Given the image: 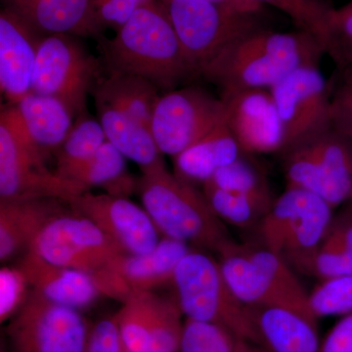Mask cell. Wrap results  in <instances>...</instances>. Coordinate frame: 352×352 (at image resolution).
Returning <instances> with one entry per match:
<instances>
[{
  "instance_id": "cell-25",
  "label": "cell",
  "mask_w": 352,
  "mask_h": 352,
  "mask_svg": "<svg viewBox=\"0 0 352 352\" xmlns=\"http://www.w3.org/2000/svg\"><path fill=\"white\" fill-rule=\"evenodd\" d=\"M107 141L127 159L147 170L164 163L162 153L155 142L151 129L134 120L129 113L116 108L99 97H94Z\"/></svg>"
},
{
  "instance_id": "cell-18",
  "label": "cell",
  "mask_w": 352,
  "mask_h": 352,
  "mask_svg": "<svg viewBox=\"0 0 352 352\" xmlns=\"http://www.w3.org/2000/svg\"><path fill=\"white\" fill-rule=\"evenodd\" d=\"M34 29L47 34H64L99 38L104 28L92 0H1Z\"/></svg>"
},
{
  "instance_id": "cell-22",
  "label": "cell",
  "mask_w": 352,
  "mask_h": 352,
  "mask_svg": "<svg viewBox=\"0 0 352 352\" xmlns=\"http://www.w3.org/2000/svg\"><path fill=\"white\" fill-rule=\"evenodd\" d=\"M29 138L50 157L56 155L74 126V115L54 97L30 92L15 104Z\"/></svg>"
},
{
  "instance_id": "cell-16",
  "label": "cell",
  "mask_w": 352,
  "mask_h": 352,
  "mask_svg": "<svg viewBox=\"0 0 352 352\" xmlns=\"http://www.w3.org/2000/svg\"><path fill=\"white\" fill-rule=\"evenodd\" d=\"M333 208L320 197L305 192L285 215L279 256L296 272L302 273L320 248L332 223Z\"/></svg>"
},
{
  "instance_id": "cell-45",
  "label": "cell",
  "mask_w": 352,
  "mask_h": 352,
  "mask_svg": "<svg viewBox=\"0 0 352 352\" xmlns=\"http://www.w3.org/2000/svg\"><path fill=\"white\" fill-rule=\"evenodd\" d=\"M210 1L224 4V6L249 13L261 14L263 9V6L254 0H210Z\"/></svg>"
},
{
  "instance_id": "cell-39",
  "label": "cell",
  "mask_w": 352,
  "mask_h": 352,
  "mask_svg": "<svg viewBox=\"0 0 352 352\" xmlns=\"http://www.w3.org/2000/svg\"><path fill=\"white\" fill-rule=\"evenodd\" d=\"M338 85H333L331 129L352 140V73L346 72Z\"/></svg>"
},
{
  "instance_id": "cell-15",
  "label": "cell",
  "mask_w": 352,
  "mask_h": 352,
  "mask_svg": "<svg viewBox=\"0 0 352 352\" xmlns=\"http://www.w3.org/2000/svg\"><path fill=\"white\" fill-rule=\"evenodd\" d=\"M43 36L10 9H1L0 87L11 105L32 91V76Z\"/></svg>"
},
{
  "instance_id": "cell-37",
  "label": "cell",
  "mask_w": 352,
  "mask_h": 352,
  "mask_svg": "<svg viewBox=\"0 0 352 352\" xmlns=\"http://www.w3.org/2000/svg\"><path fill=\"white\" fill-rule=\"evenodd\" d=\"M300 274L323 280L352 275V252L320 245Z\"/></svg>"
},
{
  "instance_id": "cell-38",
  "label": "cell",
  "mask_w": 352,
  "mask_h": 352,
  "mask_svg": "<svg viewBox=\"0 0 352 352\" xmlns=\"http://www.w3.org/2000/svg\"><path fill=\"white\" fill-rule=\"evenodd\" d=\"M30 284L23 271L16 267L0 270V321L12 318L27 300Z\"/></svg>"
},
{
  "instance_id": "cell-23",
  "label": "cell",
  "mask_w": 352,
  "mask_h": 352,
  "mask_svg": "<svg viewBox=\"0 0 352 352\" xmlns=\"http://www.w3.org/2000/svg\"><path fill=\"white\" fill-rule=\"evenodd\" d=\"M226 119L188 148L173 157L175 175L192 184L207 182L215 171L243 157Z\"/></svg>"
},
{
  "instance_id": "cell-8",
  "label": "cell",
  "mask_w": 352,
  "mask_h": 352,
  "mask_svg": "<svg viewBox=\"0 0 352 352\" xmlns=\"http://www.w3.org/2000/svg\"><path fill=\"white\" fill-rule=\"evenodd\" d=\"M287 188L315 194L333 208L352 201V140L332 129L282 155Z\"/></svg>"
},
{
  "instance_id": "cell-31",
  "label": "cell",
  "mask_w": 352,
  "mask_h": 352,
  "mask_svg": "<svg viewBox=\"0 0 352 352\" xmlns=\"http://www.w3.org/2000/svg\"><path fill=\"white\" fill-rule=\"evenodd\" d=\"M107 141L99 120L85 117L76 119L63 145L55 155L56 170L60 176L89 159Z\"/></svg>"
},
{
  "instance_id": "cell-29",
  "label": "cell",
  "mask_w": 352,
  "mask_h": 352,
  "mask_svg": "<svg viewBox=\"0 0 352 352\" xmlns=\"http://www.w3.org/2000/svg\"><path fill=\"white\" fill-rule=\"evenodd\" d=\"M241 245L252 263L263 271L273 286L288 298L298 311L316 319L310 310L309 293L305 291L294 268L281 256L263 245Z\"/></svg>"
},
{
  "instance_id": "cell-13",
  "label": "cell",
  "mask_w": 352,
  "mask_h": 352,
  "mask_svg": "<svg viewBox=\"0 0 352 352\" xmlns=\"http://www.w3.org/2000/svg\"><path fill=\"white\" fill-rule=\"evenodd\" d=\"M68 205L76 214L91 220L127 254H148L161 241L159 230L145 208L126 197L85 192L72 198Z\"/></svg>"
},
{
  "instance_id": "cell-11",
  "label": "cell",
  "mask_w": 352,
  "mask_h": 352,
  "mask_svg": "<svg viewBox=\"0 0 352 352\" xmlns=\"http://www.w3.org/2000/svg\"><path fill=\"white\" fill-rule=\"evenodd\" d=\"M332 91L318 67L296 69L270 88L281 124V156L331 129Z\"/></svg>"
},
{
  "instance_id": "cell-2",
  "label": "cell",
  "mask_w": 352,
  "mask_h": 352,
  "mask_svg": "<svg viewBox=\"0 0 352 352\" xmlns=\"http://www.w3.org/2000/svg\"><path fill=\"white\" fill-rule=\"evenodd\" d=\"M98 39L108 74L142 76L162 89L195 76L163 2L140 7L113 38Z\"/></svg>"
},
{
  "instance_id": "cell-46",
  "label": "cell",
  "mask_w": 352,
  "mask_h": 352,
  "mask_svg": "<svg viewBox=\"0 0 352 352\" xmlns=\"http://www.w3.org/2000/svg\"><path fill=\"white\" fill-rule=\"evenodd\" d=\"M239 352H266L264 349H261V346H256V344H251L249 342H245L243 340L241 344Z\"/></svg>"
},
{
  "instance_id": "cell-5",
  "label": "cell",
  "mask_w": 352,
  "mask_h": 352,
  "mask_svg": "<svg viewBox=\"0 0 352 352\" xmlns=\"http://www.w3.org/2000/svg\"><path fill=\"white\" fill-rule=\"evenodd\" d=\"M173 285L176 302L187 319L217 324L256 344L249 308L229 288L219 261L192 250L176 267Z\"/></svg>"
},
{
  "instance_id": "cell-41",
  "label": "cell",
  "mask_w": 352,
  "mask_h": 352,
  "mask_svg": "<svg viewBox=\"0 0 352 352\" xmlns=\"http://www.w3.org/2000/svg\"><path fill=\"white\" fill-rule=\"evenodd\" d=\"M157 0H92L95 12L102 27L119 29L140 7Z\"/></svg>"
},
{
  "instance_id": "cell-28",
  "label": "cell",
  "mask_w": 352,
  "mask_h": 352,
  "mask_svg": "<svg viewBox=\"0 0 352 352\" xmlns=\"http://www.w3.org/2000/svg\"><path fill=\"white\" fill-rule=\"evenodd\" d=\"M267 4L288 15L298 31L307 32L323 46L326 54L333 59L332 16L335 7L327 0H254Z\"/></svg>"
},
{
  "instance_id": "cell-12",
  "label": "cell",
  "mask_w": 352,
  "mask_h": 352,
  "mask_svg": "<svg viewBox=\"0 0 352 352\" xmlns=\"http://www.w3.org/2000/svg\"><path fill=\"white\" fill-rule=\"evenodd\" d=\"M226 119V104L206 90L185 87L160 97L151 132L162 154L177 156Z\"/></svg>"
},
{
  "instance_id": "cell-14",
  "label": "cell",
  "mask_w": 352,
  "mask_h": 352,
  "mask_svg": "<svg viewBox=\"0 0 352 352\" xmlns=\"http://www.w3.org/2000/svg\"><path fill=\"white\" fill-rule=\"evenodd\" d=\"M221 99L227 126L244 154L281 151V124L270 89H248Z\"/></svg>"
},
{
  "instance_id": "cell-43",
  "label": "cell",
  "mask_w": 352,
  "mask_h": 352,
  "mask_svg": "<svg viewBox=\"0 0 352 352\" xmlns=\"http://www.w3.org/2000/svg\"><path fill=\"white\" fill-rule=\"evenodd\" d=\"M351 206L333 217L321 245L352 252V201Z\"/></svg>"
},
{
  "instance_id": "cell-20",
  "label": "cell",
  "mask_w": 352,
  "mask_h": 352,
  "mask_svg": "<svg viewBox=\"0 0 352 352\" xmlns=\"http://www.w3.org/2000/svg\"><path fill=\"white\" fill-rule=\"evenodd\" d=\"M56 198L0 200V261H9L30 245L44 227L72 210Z\"/></svg>"
},
{
  "instance_id": "cell-42",
  "label": "cell",
  "mask_w": 352,
  "mask_h": 352,
  "mask_svg": "<svg viewBox=\"0 0 352 352\" xmlns=\"http://www.w3.org/2000/svg\"><path fill=\"white\" fill-rule=\"evenodd\" d=\"M85 352H126L116 315L102 319L90 329Z\"/></svg>"
},
{
  "instance_id": "cell-40",
  "label": "cell",
  "mask_w": 352,
  "mask_h": 352,
  "mask_svg": "<svg viewBox=\"0 0 352 352\" xmlns=\"http://www.w3.org/2000/svg\"><path fill=\"white\" fill-rule=\"evenodd\" d=\"M335 57L333 62L340 69L352 67V1L335 8L332 16Z\"/></svg>"
},
{
  "instance_id": "cell-30",
  "label": "cell",
  "mask_w": 352,
  "mask_h": 352,
  "mask_svg": "<svg viewBox=\"0 0 352 352\" xmlns=\"http://www.w3.org/2000/svg\"><path fill=\"white\" fill-rule=\"evenodd\" d=\"M204 184L249 197L268 208L274 201L263 173L244 157L215 171L214 175Z\"/></svg>"
},
{
  "instance_id": "cell-7",
  "label": "cell",
  "mask_w": 352,
  "mask_h": 352,
  "mask_svg": "<svg viewBox=\"0 0 352 352\" xmlns=\"http://www.w3.org/2000/svg\"><path fill=\"white\" fill-rule=\"evenodd\" d=\"M194 75L221 51L263 29L259 14L210 0H162Z\"/></svg>"
},
{
  "instance_id": "cell-44",
  "label": "cell",
  "mask_w": 352,
  "mask_h": 352,
  "mask_svg": "<svg viewBox=\"0 0 352 352\" xmlns=\"http://www.w3.org/2000/svg\"><path fill=\"white\" fill-rule=\"evenodd\" d=\"M320 352H352V314L342 316L321 342Z\"/></svg>"
},
{
  "instance_id": "cell-3",
  "label": "cell",
  "mask_w": 352,
  "mask_h": 352,
  "mask_svg": "<svg viewBox=\"0 0 352 352\" xmlns=\"http://www.w3.org/2000/svg\"><path fill=\"white\" fill-rule=\"evenodd\" d=\"M142 171L138 192L146 212L164 237L219 254L233 243L204 192L166 170L164 163Z\"/></svg>"
},
{
  "instance_id": "cell-35",
  "label": "cell",
  "mask_w": 352,
  "mask_h": 352,
  "mask_svg": "<svg viewBox=\"0 0 352 352\" xmlns=\"http://www.w3.org/2000/svg\"><path fill=\"white\" fill-rule=\"evenodd\" d=\"M242 342L217 324L186 318L178 352H239Z\"/></svg>"
},
{
  "instance_id": "cell-24",
  "label": "cell",
  "mask_w": 352,
  "mask_h": 352,
  "mask_svg": "<svg viewBox=\"0 0 352 352\" xmlns=\"http://www.w3.org/2000/svg\"><path fill=\"white\" fill-rule=\"evenodd\" d=\"M222 275L236 298L247 307L278 305L296 309L235 242L219 254ZM298 311V310H296Z\"/></svg>"
},
{
  "instance_id": "cell-19",
  "label": "cell",
  "mask_w": 352,
  "mask_h": 352,
  "mask_svg": "<svg viewBox=\"0 0 352 352\" xmlns=\"http://www.w3.org/2000/svg\"><path fill=\"white\" fill-rule=\"evenodd\" d=\"M18 267L24 273L32 291L65 307L85 309L103 296L91 275L48 263L29 251Z\"/></svg>"
},
{
  "instance_id": "cell-21",
  "label": "cell",
  "mask_w": 352,
  "mask_h": 352,
  "mask_svg": "<svg viewBox=\"0 0 352 352\" xmlns=\"http://www.w3.org/2000/svg\"><path fill=\"white\" fill-rule=\"evenodd\" d=\"M191 251L186 243L163 237L148 254L122 256L113 264V275L129 296L140 292H153L157 287L173 284L176 267Z\"/></svg>"
},
{
  "instance_id": "cell-36",
  "label": "cell",
  "mask_w": 352,
  "mask_h": 352,
  "mask_svg": "<svg viewBox=\"0 0 352 352\" xmlns=\"http://www.w3.org/2000/svg\"><path fill=\"white\" fill-rule=\"evenodd\" d=\"M309 307L317 320L352 314V275L319 282L309 293Z\"/></svg>"
},
{
  "instance_id": "cell-9",
  "label": "cell",
  "mask_w": 352,
  "mask_h": 352,
  "mask_svg": "<svg viewBox=\"0 0 352 352\" xmlns=\"http://www.w3.org/2000/svg\"><path fill=\"white\" fill-rule=\"evenodd\" d=\"M101 62L75 36H44L39 44L32 92L63 102L78 119L85 112L87 94L100 80Z\"/></svg>"
},
{
  "instance_id": "cell-27",
  "label": "cell",
  "mask_w": 352,
  "mask_h": 352,
  "mask_svg": "<svg viewBox=\"0 0 352 352\" xmlns=\"http://www.w3.org/2000/svg\"><path fill=\"white\" fill-rule=\"evenodd\" d=\"M154 83L142 76L108 74L97 82L92 94L151 129L153 115L161 97Z\"/></svg>"
},
{
  "instance_id": "cell-26",
  "label": "cell",
  "mask_w": 352,
  "mask_h": 352,
  "mask_svg": "<svg viewBox=\"0 0 352 352\" xmlns=\"http://www.w3.org/2000/svg\"><path fill=\"white\" fill-rule=\"evenodd\" d=\"M62 177L78 183L87 191L92 187H100L113 196L127 198L138 189V182L127 173L126 157L109 141L89 159L67 171Z\"/></svg>"
},
{
  "instance_id": "cell-1",
  "label": "cell",
  "mask_w": 352,
  "mask_h": 352,
  "mask_svg": "<svg viewBox=\"0 0 352 352\" xmlns=\"http://www.w3.org/2000/svg\"><path fill=\"white\" fill-rule=\"evenodd\" d=\"M326 51L307 32L261 29L236 41L204 67L200 76L219 85L222 96L248 89H270L303 67H318Z\"/></svg>"
},
{
  "instance_id": "cell-6",
  "label": "cell",
  "mask_w": 352,
  "mask_h": 352,
  "mask_svg": "<svg viewBox=\"0 0 352 352\" xmlns=\"http://www.w3.org/2000/svg\"><path fill=\"white\" fill-rule=\"evenodd\" d=\"M47 157L25 132L15 106L0 113V200L56 198L68 203L88 192L46 166Z\"/></svg>"
},
{
  "instance_id": "cell-32",
  "label": "cell",
  "mask_w": 352,
  "mask_h": 352,
  "mask_svg": "<svg viewBox=\"0 0 352 352\" xmlns=\"http://www.w3.org/2000/svg\"><path fill=\"white\" fill-rule=\"evenodd\" d=\"M151 294H132L116 314L126 352H149Z\"/></svg>"
},
{
  "instance_id": "cell-17",
  "label": "cell",
  "mask_w": 352,
  "mask_h": 352,
  "mask_svg": "<svg viewBox=\"0 0 352 352\" xmlns=\"http://www.w3.org/2000/svg\"><path fill=\"white\" fill-rule=\"evenodd\" d=\"M256 346L266 352H320L316 319L278 305L248 307Z\"/></svg>"
},
{
  "instance_id": "cell-33",
  "label": "cell",
  "mask_w": 352,
  "mask_h": 352,
  "mask_svg": "<svg viewBox=\"0 0 352 352\" xmlns=\"http://www.w3.org/2000/svg\"><path fill=\"white\" fill-rule=\"evenodd\" d=\"M203 192L210 207L222 221L241 229H249L261 219L270 208L249 197L204 184Z\"/></svg>"
},
{
  "instance_id": "cell-10",
  "label": "cell",
  "mask_w": 352,
  "mask_h": 352,
  "mask_svg": "<svg viewBox=\"0 0 352 352\" xmlns=\"http://www.w3.org/2000/svg\"><path fill=\"white\" fill-rule=\"evenodd\" d=\"M6 332L12 352H85L90 329L80 310L32 291Z\"/></svg>"
},
{
  "instance_id": "cell-4",
  "label": "cell",
  "mask_w": 352,
  "mask_h": 352,
  "mask_svg": "<svg viewBox=\"0 0 352 352\" xmlns=\"http://www.w3.org/2000/svg\"><path fill=\"white\" fill-rule=\"evenodd\" d=\"M29 252L48 263L91 275L103 296L124 302L113 266L127 252L87 217L73 210L58 215L32 241Z\"/></svg>"
},
{
  "instance_id": "cell-34",
  "label": "cell",
  "mask_w": 352,
  "mask_h": 352,
  "mask_svg": "<svg viewBox=\"0 0 352 352\" xmlns=\"http://www.w3.org/2000/svg\"><path fill=\"white\" fill-rule=\"evenodd\" d=\"M176 300L151 294L149 352H178L183 328Z\"/></svg>"
}]
</instances>
